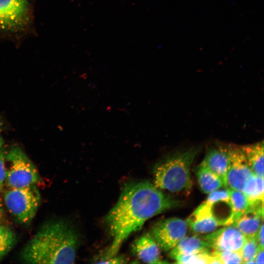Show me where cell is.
I'll return each instance as SVG.
<instances>
[{
  "label": "cell",
  "instance_id": "cell-27",
  "mask_svg": "<svg viewBox=\"0 0 264 264\" xmlns=\"http://www.w3.org/2000/svg\"><path fill=\"white\" fill-rule=\"evenodd\" d=\"M3 144V140L2 137L0 135V149L2 148Z\"/></svg>",
  "mask_w": 264,
  "mask_h": 264
},
{
  "label": "cell",
  "instance_id": "cell-10",
  "mask_svg": "<svg viewBox=\"0 0 264 264\" xmlns=\"http://www.w3.org/2000/svg\"><path fill=\"white\" fill-rule=\"evenodd\" d=\"M263 201L260 200L249 204L246 210L231 225L246 237H254L263 224Z\"/></svg>",
  "mask_w": 264,
  "mask_h": 264
},
{
  "label": "cell",
  "instance_id": "cell-18",
  "mask_svg": "<svg viewBox=\"0 0 264 264\" xmlns=\"http://www.w3.org/2000/svg\"><path fill=\"white\" fill-rule=\"evenodd\" d=\"M228 189L230 195V203L232 211V224L246 210L249 203L246 196L242 191Z\"/></svg>",
  "mask_w": 264,
  "mask_h": 264
},
{
  "label": "cell",
  "instance_id": "cell-13",
  "mask_svg": "<svg viewBox=\"0 0 264 264\" xmlns=\"http://www.w3.org/2000/svg\"><path fill=\"white\" fill-rule=\"evenodd\" d=\"M160 249L151 233L146 232L138 238L132 245V252L140 260L148 264H162Z\"/></svg>",
  "mask_w": 264,
  "mask_h": 264
},
{
  "label": "cell",
  "instance_id": "cell-14",
  "mask_svg": "<svg viewBox=\"0 0 264 264\" xmlns=\"http://www.w3.org/2000/svg\"><path fill=\"white\" fill-rule=\"evenodd\" d=\"M206 249L209 248L202 237L185 236L170 250L169 256L175 260L178 257L196 253Z\"/></svg>",
  "mask_w": 264,
  "mask_h": 264
},
{
  "label": "cell",
  "instance_id": "cell-9",
  "mask_svg": "<svg viewBox=\"0 0 264 264\" xmlns=\"http://www.w3.org/2000/svg\"><path fill=\"white\" fill-rule=\"evenodd\" d=\"M209 249L217 251H240L246 237L232 225L223 227L202 237Z\"/></svg>",
  "mask_w": 264,
  "mask_h": 264
},
{
  "label": "cell",
  "instance_id": "cell-24",
  "mask_svg": "<svg viewBox=\"0 0 264 264\" xmlns=\"http://www.w3.org/2000/svg\"><path fill=\"white\" fill-rule=\"evenodd\" d=\"M128 262L127 258L123 256H117L111 257L110 258L104 261L102 263L106 264H126Z\"/></svg>",
  "mask_w": 264,
  "mask_h": 264
},
{
  "label": "cell",
  "instance_id": "cell-25",
  "mask_svg": "<svg viewBox=\"0 0 264 264\" xmlns=\"http://www.w3.org/2000/svg\"><path fill=\"white\" fill-rule=\"evenodd\" d=\"M255 238L258 243L259 246L264 248V224L261 225L258 232H257Z\"/></svg>",
  "mask_w": 264,
  "mask_h": 264
},
{
  "label": "cell",
  "instance_id": "cell-26",
  "mask_svg": "<svg viewBox=\"0 0 264 264\" xmlns=\"http://www.w3.org/2000/svg\"><path fill=\"white\" fill-rule=\"evenodd\" d=\"M254 263L264 264V248L260 247L254 257Z\"/></svg>",
  "mask_w": 264,
  "mask_h": 264
},
{
  "label": "cell",
  "instance_id": "cell-17",
  "mask_svg": "<svg viewBox=\"0 0 264 264\" xmlns=\"http://www.w3.org/2000/svg\"><path fill=\"white\" fill-rule=\"evenodd\" d=\"M249 204L264 201V178L252 174L245 182L242 191Z\"/></svg>",
  "mask_w": 264,
  "mask_h": 264
},
{
  "label": "cell",
  "instance_id": "cell-3",
  "mask_svg": "<svg viewBox=\"0 0 264 264\" xmlns=\"http://www.w3.org/2000/svg\"><path fill=\"white\" fill-rule=\"evenodd\" d=\"M199 151L192 148L161 160L154 169V185L173 193L189 192L192 187L190 168Z\"/></svg>",
  "mask_w": 264,
  "mask_h": 264
},
{
  "label": "cell",
  "instance_id": "cell-21",
  "mask_svg": "<svg viewBox=\"0 0 264 264\" xmlns=\"http://www.w3.org/2000/svg\"><path fill=\"white\" fill-rule=\"evenodd\" d=\"M260 247L254 237H247L241 250L242 264L254 263V257ZM263 248V247H262Z\"/></svg>",
  "mask_w": 264,
  "mask_h": 264
},
{
  "label": "cell",
  "instance_id": "cell-20",
  "mask_svg": "<svg viewBox=\"0 0 264 264\" xmlns=\"http://www.w3.org/2000/svg\"><path fill=\"white\" fill-rule=\"evenodd\" d=\"M16 237L13 231L5 225L0 226V261L13 248Z\"/></svg>",
  "mask_w": 264,
  "mask_h": 264
},
{
  "label": "cell",
  "instance_id": "cell-6",
  "mask_svg": "<svg viewBox=\"0 0 264 264\" xmlns=\"http://www.w3.org/2000/svg\"><path fill=\"white\" fill-rule=\"evenodd\" d=\"M29 0H0V31L16 32L30 22Z\"/></svg>",
  "mask_w": 264,
  "mask_h": 264
},
{
  "label": "cell",
  "instance_id": "cell-22",
  "mask_svg": "<svg viewBox=\"0 0 264 264\" xmlns=\"http://www.w3.org/2000/svg\"><path fill=\"white\" fill-rule=\"evenodd\" d=\"M212 253L220 264H242L241 250L237 251H213Z\"/></svg>",
  "mask_w": 264,
  "mask_h": 264
},
{
  "label": "cell",
  "instance_id": "cell-15",
  "mask_svg": "<svg viewBox=\"0 0 264 264\" xmlns=\"http://www.w3.org/2000/svg\"><path fill=\"white\" fill-rule=\"evenodd\" d=\"M241 147L253 174L264 178L263 140Z\"/></svg>",
  "mask_w": 264,
  "mask_h": 264
},
{
  "label": "cell",
  "instance_id": "cell-11",
  "mask_svg": "<svg viewBox=\"0 0 264 264\" xmlns=\"http://www.w3.org/2000/svg\"><path fill=\"white\" fill-rule=\"evenodd\" d=\"M230 162L227 145L210 148L201 164L218 176L227 187V172Z\"/></svg>",
  "mask_w": 264,
  "mask_h": 264
},
{
  "label": "cell",
  "instance_id": "cell-16",
  "mask_svg": "<svg viewBox=\"0 0 264 264\" xmlns=\"http://www.w3.org/2000/svg\"><path fill=\"white\" fill-rule=\"evenodd\" d=\"M196 175L199 187L204 193L209 194L224 186L218 176L201 164L198 167Z\"/></svg>",
  "mask_w": 264,
  "mask_h": 264
},
{
  "label": "cell",
  "instance_id": "cell-7",
  "mask_svg": "<svg viewBox=\"0 0 264 264\" xmlns=\"http://www.w3.org/2000/svg\"><path fill=\"white\" fill-rule=\"evenodd\" d=\"M187 229L186 221L177 218H170L156 222L151 234L160 250L169 251L185 236Z\"/></svg>",
  "mask_w": 264,
  "mask_h": 264
},
{
  "label": "cell",
  "instance_id": "cell-1",
  "mask_svg": "<svg viewBox=\"0 0 264 264\" xmlns=\"http://www.w3.org/2000/svg\"><path fill=\"white\" fill-rule=\"evenodd\" d=\"M179 205L178 201L148 181L127 183L117 202L106 216L105 221L112 241L97 263H102L116 256L125 240L140 230L148 220Z\"/></svg>",
  "mask_w": 264,
  "mask_h": 264
},
{
  "label": "cell",
  "instance_id": "cell-2",
  "mask_svg": "<svg viewBox=\"0 0 264 264\" xmlns=\"http://www.w3.org/2000/svg\"><path fill=\"white\" fill-rule=\"evenodd\" d=\"M79 244L76 229L61 220L45 222L22 251L27 264H72Z\"/></svg>",
  "mask_w": 264,
  "mask_h": 264
},
{
  "label": "cell",
  "instance_id": "cell-4",
  "mask_svg": "<svg viewBox=\"0 0 264 264\" xmlns=\"http://www.w3.org/2000/svg\"><path fill=\"white\" fill-rule=\"evenodd\" d=\"M5 182L9 188L35 185L40 180L37 169L22 149L14 146L6 153Z\"/></svg>",
  "mask_w": 264,
  "mask_h": 264
},
{
  "label": "cell",
  "instance_id": "cell-28",
  "mask_svg": "<svg viewBox=\"0 0 264 264\" xmlns=\"http://www.w3.org/2000/svg\"><path fill=\"white\" fill-rule=\"evenodd\" d=\"M1 121L0 120V130L1 129Z\"/></svg>",
  "mask_w": 264,
  "mask_h": 264
},
{
  "label": "cell",
  "instance_id": "cell-8",
  "mask_svg": "<svg viewBox=\"0 0 264 264\" xmlns=\"http://www.w3.org/2000/svg\"><path fill=\"white\" fill-rule=\"evenodd\" d=\"M230 162L227 172V187L242 191L243 185L252 172L241 147L227 145Z\"/></svg>",
  "mask_w": 264,
  "mask_h": 264
},
{
  "label": "cell",
  "instance_id": "cell-23",
  "mask_svg": "<svg viewBox=\"0 0 264 264\" xmlns=\"http://www.w3.org/2000/svg\"><path fill=\"white\" fill-rule=\"evenodd\" d=\"M6 151L3 148L0 149V193L6 179L5 157Z\"/></svg>",
  "mask_w": 264,
  "mask_h": 264
},
{
  "label": "cell",
  "instance_id": "cell-12",
  "mask_svg": "<svg viewBox=\"0 0 264 264\" xmlns=\"http://www.w3.org/2000/svg\"><path fill=\"white\" fill-rule=\"evenodd\" d=\"M186 222L198 234L210 233L221 225L214 216L211 206L203 202L187 219Z\"/></svg>",
  "mask_w": 264,
  "mask_h": 264
},
{
  "label": "cell",
  "instance_id": "cell-19",
  "mask_svg": "<svg viewBox=\"0 0 264 264\" xmlns=\"http://www.w3.org/2000/svg\"><path fill=\"white\" fill-rule=\"evenodd\" d=\"M209 249H206L196 253L179 256L175 260L179 264H220Z\"/></svg>",
  "mask_w": 264,
  "mask_h": 264
},
{
  "label": "cell",
  "instance_id": "cell-5",
  "mask_svg": "<svg viewBox=\"0 0 264 264\" xmlns=\"http://www.w3.org/2000/svg\"><path fill=\"white\" fill-rule=\"evenodd\" d=\"M5 205L18 222L30 223L35 217L41 201L40 192L35 185L10 188L4 194Z\"/></svg>",
  "mask_w": 264,
  "mask_h": 264
}]
</instances>
